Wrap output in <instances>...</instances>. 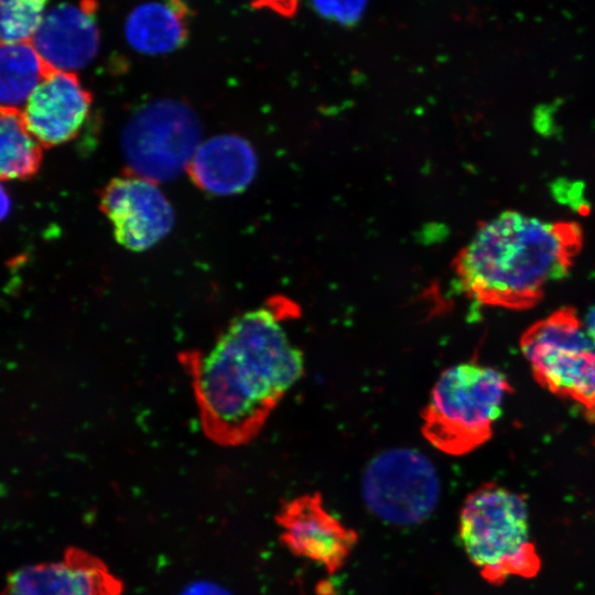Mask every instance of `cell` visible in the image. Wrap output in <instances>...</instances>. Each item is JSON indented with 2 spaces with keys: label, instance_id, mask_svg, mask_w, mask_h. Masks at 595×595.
Masks as SVG:
<instances>
[{
  "label": "cell",
  "instance_id": "obj_1",
  "mask_svg": "<svg viewBox=\"0 0 595 595\" xmlns=\"http://www.w3.org/2000/svg\"><path fill=\"white\" fill-rule=\"evenodd\" d=\"M298 309L275 296L248 310L192 359L203 426L216 442L236 446L259 434L304 374V356L284 327Z\"/></svg>",
  "mask_w": 595,
  "mask_h": 595
},
{
  "label": "cell",
  "instance_id": "obj_2",
  "mask_svg": "<svg viewBox=\"0 0 595 595\" xmlns=\"http://www.w3.org/2000/svg\"><path fill=\"white\" fill-rule=\"evenodd\" d=\"M583 246L573 220H544L507 210L478 225L452 269L459 291L477 304L522 311L569 274Z\"/></svg>",
  "mask_w": 595,
  "mask_h": 595
},
{
  "label": "cell",
  "instance_id": "obj_3",
  "mask_svg": "<svg viewBox=\"0 0 595 595\" xmlns=\"http://www.w3.org/2000/svg\"><path fill=\"white\" fill-rule=\"evenodd\" d=\"M511 392L507 377L496 368L478 363L451 366L434 382L422 411V434L445 454H468L493 436Z\"/></svg>",
  "mask_w": 595,
  "mask_h": 595
},
{
  "label": "cell",
  "instance_id": "obj_4",
  "mask_svg": "<svg viewBox=\"0 0 595 595\" xmlns=\"http://www.w3.org/2000/svg\"><path fill=\"white\" fill-rule=\"evenodd\" d=\"M458 533L467 558L491 584L509 576L533 577L540 569L526 499L511 489L487 483L470 493L459 512Z\"/></svg>",
  "mask_w": 595,
  "mask_h": 595
},
{
  "label": "cell",
  "instance_id": "obj_5",
  "mask_svg": "<svg viewBox=\"0 0 595 595\" xmlns=\"http://www.w3.org/2000/svg\"><path fill=\"white\" fill-rule=\"evenodd\" d=\"M520 349L539 385L595 421V342L574 309H559L531 324Z\"/></svg>",
  "mask_w": 595,
  "mask_h": 595
},
{
  "label": "cell",
  "instance_id": "obj_6",
  "mask_svg": "<svg viewBox=\"0 0 595 595\" xmlns=\"http://www.w3.org/2000/svg\"><path fill=\"white\" fill-rule=\"evenodd\" d=\"M202 128L193 109L175 99H159L127 122L121 149L129 173L165 182L185 170L201 144Z\"/></svg>",
  "mask_w": 595,
  "mask_h": 595
},
{
  "label": "cell",
  "instance_id": "obj_7",
  "mask_svg": "<svg viewBox=\"0 0 595 595\" xmlns=\"http://www.w3.org/2000/svg\"><path fill=\"white\" fill-rule=\"evenodd\" d=\"M361 493L378 518L392 524L425 520L440 497V479L432 462L411 447H392L374 456L366 466Z\"/></svg>",
  "mask_w": 595,
  "mask_h": 595
},
{
  "label": "cell",
  "instance_id": "obj_8",
  "mask_svg": "<svg viewBox=\"0 0 595 595\" xmlns=\"http://www.w3.org/2000/svg\"><path fill=\"white\" fill-rule=\"evenodd\" d=\"M99 207L112 226L116 241L131 251L150 249L174 225L172 205L158 183L131 173L104 186Z\"/></svg>",
  "mask_w": 595,
  "mask_h": 595
},
{
  "label": "cell",
  "instance_id": "obj_9",
  "mask_svg": "<svg viewBox=\"0 0 595 595\" xmlns=\"http://www.w3.org/2000/svg\"><path fill=\"white\" fill-rule=\"evenodd\" d=\"M275 522L282 543L293 554L322 565L329 574L344 566L358 541L357 532L325 508L320 493L283 501Z\"/></svg>",
  "mask_w": 595,
  "mask_h": 595
},
{
  "label": "cell",
  "instance_id": "obj_10",
  "mask_svg": "<svg viewBox=\"0 0 595 595\" xmlns=\"http://www.w3.org/2000/svg\"><path fill=\"white\" fill-rule=\"evenodd\" d=\"M93 97L75 72L50 68L28 99L25 125L42 148L74 139L86 121Z\"/></svg>",
  "mask_w": 595,
  "mask_h": 595
},
{
  "label": "cell",
  "instance_id": "obj_11",
  "mask_svg": "<svg viewBox=\"0 0 595 595\" xmlns=\"http://www.w3.org/2000/svg\"><path fill=\"white\" fill-rule=\"evenodd\" d=\"M121 583L96 556L71 549L60 561L13 571L2 595H120Z\"/></svg>",
  "mask_w": 595,
  "mask_h": 595
},
{
  "label": "cell",
  "instance_id": "obj_12",
  "mask_svg": "<svg viewBox=\"0 0 595 595\" xmlns=\"http://www.w3.org/2000/svg\"><path fill=\"white\" fill-rule=\"evenodd\" d=\"M97 10V0H78L46 11L32 43L48 67L75 72L95 58L100 41Z\"/></svg>",
  "mask_w": 595,
  "mask_h": 595
},
{
  "label": "cell",
  "instance_id": "obj_13",
  "mask_svg": "<svg viewBox=\"0 0 595 595\" xmlns=\"http://www.w3.org/2000/svg\"><path fill=\"white\" fill-rule=\"evenodd\" d=\"M257 160L241 137L220 134L202 142L187 167L193 183L214 195H232L253 180Z\"/></svg>",
  "mask_w": 595,
  "mask_h": 595
},
{
  "label": "cell",
  "instance_id": "obj_14",
  "mask_svg": "<svg viewBox=\"0 0 595 595\" xmlns=\"http://www.w3.org/2000/svg\"><path fill=\"white\" fill-rule=\"evenodd\" d=\"M188 14L182 0H154L138 4L126 19V40L142 54L171 53L182 47L188 37Z\"/></svg>",
  "mask_w": 595,
  "mask_h": 595
},
{
  "label": "cell",
  "instance_id": "obj_15",
  "mask_svg": "<svg viewBox=\"0 0 595 595\" xmlns=\"http://www.w3.org/2000/svg\"><path fill=\"white\" fill-rule=\"evenodd\" d=\"M51 67L32 41L1 44L0 98L2 107L18 108L30 98Z\"/></svg>",
  "mask_w": 595,
  "mask_h": 595
},
{
  "label": "cell",
  "instance_id": "obj_16",
  "mask_svg": "<svg viewBox=\"0 0 595 595\" xmlns=\"http://www.w3.org/2000/svg\"><path fill=\"white\" fill-rule=\"evenodd\" d=\"M0 142L2 181H24L37 173L42 145L28 129L19 108L1 107Z\"/></svg>",
  "mask_w": 595,
  "mask_h": 595
},
{
  "label": "cell",
  "instance_id": "obj_17",
  "mask_svg": "<svg viewBox=\"0 0 595 595\" xmlns=\"http://www.w3.org/2000/svg\"><path fill=\"white\" fill-rule=\"evenodd\" d=\"M1 44L32 41L44 17L48 0H0Z\"/></svg>",
  "mask_w": 595,
  "mask_h": 595
},
{
  "label": "cell",
  "instance_id": "obj_18",
  "mask_svg": "<svg viewBox=\"0 0 595 595\" xmlns=\"http://www.w3.org/2000/svg\"><path fill=\"white\" fill-rule=\"evenodd\" d=\"M313 11L327 22L351 26L365 15L369 0H309Z\"/></svg>",
  "mask_w": 595,
  "mask_h": 595
},
{
  "label": "cell",
  "instance_id": "obj_19",
  "mask_svg": "<svg viewBox=\"0 0 595 595\" xmlns=\"http://www.w3.org/2000/svg\"><path fill=\"white\" fill-rule=\"evenodd\" d=\"M180 595H231L226 588L210 582L188 585Z\"/></svg>",
  "mask_w": 595,
  "mask_h": 595
},
{
  "label": "cell",
  "instance_id": "obj_20",
  "mask_svg": "<svg viewBox=\"0 0 595 595\" xmlns=\"http://www.w3.org/2000/svg\"><path fill=\"white\" fill-rule=\"evenodd\" d=\"M301 0H258V3L281 13L292 12Z\"/></svg>",
  "mask_w": 595,
  "mask_h": 595
},
{
  "label": "cell",
  "instance_id": "obj_21",
  "mask_svg": "<svg viewBox=\"0 0 595 595\" xmlns=\"http://www.w3.org/2000/svg\"><path fill=\"white\" fill-rule=\"evenodd\" d=\"M585 323L586 331L591 338L595 342V307L592 309Z\"/></svg>",
  "mask_w": 595,
  "mask_h": 595
},
{
  "label": "cell",
  "instance_id": "obj_22",
  "mask_svg": "<svg viewBox=\"0 0 595 595\" xmlns=\"http://www.w3.org/2000/svg\"><path fill=\"white\" fill-rule=\"evenodd\" d=\"M2 208H1V216L4 218L10 209V197L6 194L4 188H2V199H1Z\"/></svg>",
  "mask_w": 595,
  "mask_h": 595
}]
</instances>
